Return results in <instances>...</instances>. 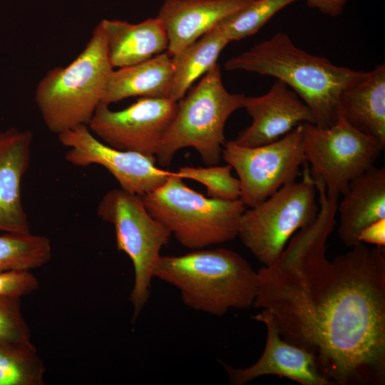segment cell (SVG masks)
<instances>
[{
  "instance_id": "6da1fadb",
  "label": "cell",
  "mask_w": 385,
  "mask_h": 385,
  "mask_svg": "<svg viewBox=\"0 0 385 385\" xmlns=\"http://www.w3.org/2000/svg\"><path fill=\"white\" fill-rule=\"evenodd\" d=\"M314 220L258 272L253 304L281 337L309 352L333 385L385 384V252L359 242L330 261L339 199L317 185Z\"/></svg>"
},
{
  "instance_id": "7a4b0ae2",
  "label": "cell",
  "mask_w": 385,
  "mask_h": 385,
  "mask_svg": "<svg viewBox=\"0 0 385 385\" xmlns=\"http://www.w3.org/2000/svg\"><path fill=\"white\" fill-rule=\"evenodd\" d=\"M224 68L282 81L309 107L315 125L322 128L337 122L341 113V95L369 73L338 66L324 56L309 53L296 46L284 32H277L229 58Z\"/></svg>"
},
{
  "instance_id": "3957f363",
  "label": "cell",
  "mask_w": 385,
  "mask_h": 385,
  "mask_svg": "<svg viewBox=\"0 0 385 385\" xmlns=\"http://www.w3.org/2000/svg\"><path fill=\"white\" fill-rule=\"evenodd\" d=\"M153 275L175 287L186 306L219 317L230 309L253 307L258 287L257 272L242 255L224 247L160 255Z\"/></svg>"
},
{
  "instance_id": "277c9868",
  "label": "cell",
  "mask_w": 385,
  "mask_h": 385,
  "mask_svg": "<svg viewBox=\"0 0 385 385\" xmlns=\"http://www.w3.org/2000/svg\"><path fill=\"white\" fill-rule=\"evenodd\" d=\"M112 71L100 22L80 54L66 67L48 71L36 86L35 102L47 128L58 135L88 125Z\"/></svg>"
},
{
  "instance_id": "5b68a950",
  "label": "cell",
  "mask_w": 385,
  "mask_h": 385,
  "mask_svg": "<svg viewBox=\"0 0 385 385\" xmlns=\"http://www.w3.org/2000/svg\"><path fill=\"white\" fill-rule=\"evenodd\" d=\"M141 196L150 215L190 250L237 237L240 220L246 209L240 199L206 197L186 185L175 172L162 186Z\"/></svg>"
},
{
  "instance_id": "8992f818",
  "label": "cell",
  "mask_w": 385,
  "mask_h": 385,
  "mask_svg": "<svg viewBox=\"0 0 385 385\" xmlns=\"http://www.w3.org/2000/svg\"><path fill=\"white\" fill-rule=\"evenodd\" d=\"M244 94L228 92L215 63L189 93L178 101L174 119L155 155L156 162L169 166L180 149L192 148L207 165L222 158L225 125L229 117L242 108Z\"/></svg>"
},
{
  "instance_id": "52a82bcc",
  "label": "cell",
  "mask_w": 385,
  "mask_h": 385,
  "mask_svg": "<svg viewBox=\"0 0 385 385\" xmlns=\"http://www.w3.org/2000/svg\"><path fill=\"white\" fill-rule=\"evenodd\" d=\"M304 165L300 180L284 185L241 216L237 237L263 266L274 262L293 235L317 217V190L308 163Z\"/></svg>"
},
{
  "instance_id": "ba28073f",
  "label": "cell",
  "mask_w": 385,
  "mask_h": 385,
  "mask_svg": "<svg viewBox=\"0 0 385 385\" xmlns=\"http://www.w3.org/2000/svg\"><path fill=\"white\" fill-rule=\"evenodd\" d=\"M97 215L113 225L118 250L125 252L132 261L134 284L130 301L135 321L149 300L154 270L171 233L150 215L141 195L120 188L104 194Z\"/></svg>"
},
{
  "instance_id": "9c48e42d",
  "label": "cell",
  "mask_w": 385,
  "mask_h": 385,
  "mask_svg": "<svg viewBox=\"0 0 385 385\" xmlns=\"http://www.w3.org/2000/svg\"><path fill=\"white\" fill-rule=\"evenodd\" d=\"M301 127L306 162L312 176L323 182L329 197L339 199L350 182L374 165L384 150L351 125L342 112L330 127L309 123H301Z\"/></svg>"
},
{
  "instance_id": "30bf717a",
  "label": "cell",
  "mask_w": 385,
  "mask_h": 385,
  "mask_svg": "<svg viewBox=\"0 0 385 385\" xmlns=\"http://www.w3.org/2000/svg\"><path fill=\"white\" fill-rule=\"evenodd\" d=\"M222 158L238 175L240 200L252 207L298 177L306 163L301 123L279 140L260 146L226 141Z\"/></svg>"
},
{
  "instance_id": "8fae6325",
  "label": "cell",
  "mask_w": 385,
  "mask_h": 385,
  "mask_svg": "<svg viewBox=\"0 0 385 385\" xmlns=\"http://www.w3.org/2000/svg\"><path fill=\"white\" fill-rule=\"evenodd\" d=\"M177 109L168 98H140L120 111L100 104L88 127L112 148L155 158Z\"/></svg>"
},
{
  "instance_id": "7c38bea8",
  "label": "cell",
  "mask_w": 385,
  "mask_h": 385,
  "mask_svg": "<svg viewBox=\"0 0 385 385\" xmlns=\"http://www.w3.org/2000/svg\"><path fill=\"white\" fill-rule=\"evenodd\" d=\"M69 149L66 160L73 165H99L108 170L121 189L138 195L162 186L173 172L158 168L156 158L112 148L97 139L88 125H81L58 135Z\"/></svg>"
},
{
  "instance_id": "4fadbf2b",
  "label": "cell",
  "mask_w": 385,
  "mask_h": 385,
  "mask_svg": "<svg viewBox=\"0 0 385 385\" xmlns=\"http://www.w3.org/2000/svg\"><path fill=\"white\" fill-rule=\"evenodd\" d=\"M242 108L251 117L252 123L233 140L243 147L268 144L282 138L300 123H316L309 107L287 84L277 79L264 95L245 96Z\"/></svg>"
},
{
  "instance_id": "5bb4252c",
  "label": "cell",
  "mask_w": 385,
  "mask_h": 385,
  "mask_svg": "<svg viewBox=\"0 0 385 385\" xmlns=\"http://www.w3.org/2000/svg\"><path fill=\"white\" fill-rule=\"evenodd\" d=\"M252 318L266 327L265 349L255 363L245 368H235L220 361L232 385H245L267 375L287 378L301 385H333L320 374L309 352L281 337L276 321L269 311L262 309Z\"/></svg>"
},
{
  "instance_id": "9a60e30c",
  "label": "cell",
  "mask_w": 385,
  "mask_h": 385,
  "mask_svg": "<svg viewBox=\"0 0 385 385\" xmlns=\"http://www.w3.org/2000/svg\"><path fill=\"white\" fill-rule=\"evenodd\" d=\"M33 134L11 128L0 132V232L29 233L21 201V181L28 170Z\"/></svg>"
},
{
  "instance_id": "2e32d148",
  "label": "cell",
  "mask_w": 385,
  "mask_h": 385,
  "mask_svg": "<svg viewBox=\"0 0 385 385\" xmlns=\"http://www.w3.org/2000/svg\"><path fill=\"white\" fill-rule=\"evenodd\" d=\"M253 0H165L157 19L172 57L213 29L223 19Z\"/></svg>"
},
{
  "instance_id": "e0dca14e",
  "label": "cell",
  "mask_w": 385,
  "mask_h": 385,
  "mask_svg": "<svg viewBox=\"0 0 385 385\" xmlns=\"http://www.w3.org/2000/svg\"><path fill=\"white\" fill-rule=\"evenodd\" d=\"M337 205V233L347 247L359 243L360 232L385 218V168L374 165L353 179Z\"/></svg>"
},
{
  "instance_id": "ac0fdd59",
  "label": "cell",
  "mask_w": 385,
  "mask_h": 385,
  "mask_svg": "<svg viewBox=\"0 0 385 385\" xmlns=\"http://www.w3.org/2000/svg\"><path fill=\"white\" fill-rule=\"evenodd\" d=\"M101 24L113 68L133 66L167 51L168 37L157 18L138 24L103 19Z\"/></svg>"
},
{
  "instance_id": "d6986e66",
  "label": "cell",
  "mask_w": 385,
  "mask_h": 385,
  "mask_svg": "<svg viewBox=\"0 0 385 385\" xmlns=\"http://www.w3.org/2000/svg\"><path fill=\"white\" fill-rule=\"evenodd\" d=\"M173 57L166 51L110 74L101 104L109 106L129 97H170Z\"/></svg>"
},
{
  "instance_id": "ffe728a7",
  "label": "cell",
  "mask_w": 385,
  "mask_h": 385,
  "mask_svg": "<svg viewBox=\"0 0 385 385\" xmlns=\"http://www.w3.org/2000/svg\"><path fill=\"white\" fill-rule=\"evenodd\" d=\"M341 112L354 128L385 148V66L381 63L366 77L345 90Z\"/></svg>"
},
{
  "instance_id": "44dd1931",
  "label": "cell",
  "mask_w": 385,
  "mask_h": 385,
  "mask_svg": "<svg viewBox=\"0 0 385 385\" xmlns=\"http://www.w3.org/2000/svg\"><path fill=\"white\" fill-rule=\"evenodd\" d=\"M230 43L216 26L173 57V76L169 98L178 102L199 77L215 63Z\"/></svg>"
},
{
  "instance_id": "7402d4cb",
  "label": "cell",
  "mask_w": 385,
  "mask_h": 385,
  "mask_svg": "<svg viewBox=\"0 0 385 385\" xmlns=\"http://www.w3.org/2000/svg\"><path fill=\"white\" fill-rule=\"evenodd\" d=\"M51 257L50 240L29 233L0 234V273L31 271L46 264Z\"/></svg>"
},
{
  "instance_id": "603a6c76",
  "label": "cell",
  "mask_w": 385,
  "mask_h": 385,
  "mask_svg": "<svg viewBox=\"0 0 385 385\" xmlns=\"http://www.w3.org/2000/svg\"><path fill=\"white\" fill-rule=\"evenodd\" d=\"M45 371L32 343L0 342V385H43Z\"/></svg>"
},
{
  "instance_id": "cb8c5ba5",
  "label": "cell",
  "mask_w": 385,
  "mask_h": 385,
  "mask_svg": "<svg viewBox=\"0 0 385 385\" xmlns=\"http://www.w3.org/2000/svg\"><path fill=\"white\" fill-rule=\"evenodd\" d=\"M298 0H253L223 19L217 26L230 41L250 36L277 12Z\"/></svg>"
},
{
  "instance_id": "d4e9b609",
  "label": "cell",
  "mask_w": 385,
  "mask_h": 385,
  "mask_svg": "<svg viewBox=\"0 0 385 385\" xmlns=\"http://www.w3.org/2000/svg\"><path fill=\"white\" fill-rule=\"evenodd\" d=\"M230 165H210L207 167L184 166L175 172L181 178L191 179L206 187L209 197L235 200L240 197V183L231 174Z\"/></svg>"
},
{
  "instance_id": "484cf974",
  "label": "cell",
  "mask_w": 385,
  "mask_h": 385,
  "mask_svg": "<svg viewBox=\"0 0 385 385\" xmlns=\"http://www.w3.org/2000/svg\"><path fill=\"white\" fill-rule=\"evenodd\" d=\"M0 342L32 343L29 327L22 314L19 297L0 295Z\"/></svg>"
},
{
  "instance_id": "4316f807",
  "label": "cell",
  "mask_w": 385,
  "mask_h": 385,
  "mask_svg": "<svg viewBox=\"0 0 385 385\" xmlns=\"http://www.w3.org/2000/svg\"><path fill=\"white\" fill-rule=\"evenodd\" d=\"M38 285V279L31 271L19 270L0 273V295L22 297L36 290Z\"/></svg>"
},
{
  "instance_id": "83f0119b",
  "label": "cell",
  "mask_w": 385,
  "mask_h": 385,
  "mask_svg": "<svg viewBox=\"0 0 385 385\" xmlns=\"http://www.w3.org/2000/svg\"><path fill=\"white\" fill-rule=\"evenodd\" d=\"M360 242L372 244L379 247L385 246V218L376 221L361 232L359 237Z\"/></svg>"
},
{
  "instance_id": "f1b7e54d",
  "label": "cell",
  "mask_w": 385,
  "mask_h": 385,
  "mask_svg": "<svg viewBox=\"0 0 385 385\" xmlns=\"http://www.w3.org/2000/svg\"><path fill=\"white\" fill-rule=\"evenodd\" d=\"M307 6L322 14L337 17L340 16L349 0H305Z\"/></svg>"
}]
</instances>
